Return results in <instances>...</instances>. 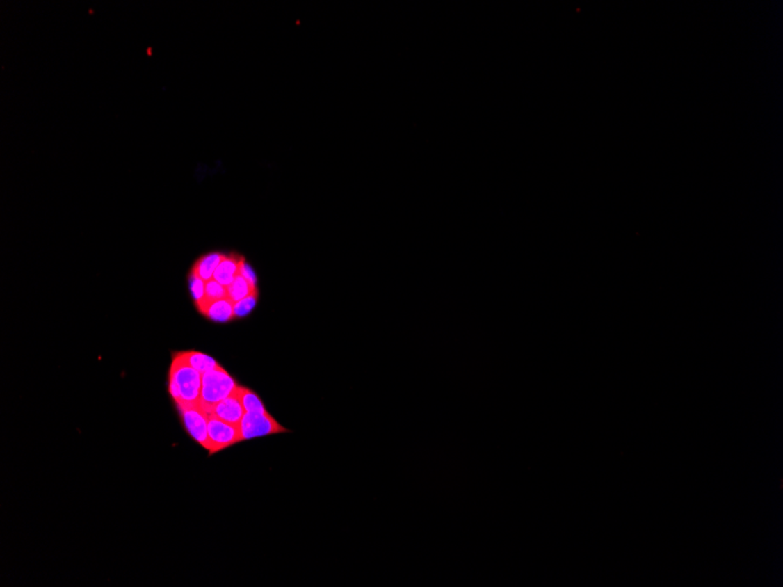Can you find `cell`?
<instances>
[{"label": "cell", "instance_id": "6da1fadb", "mask_svg": "<svg viewBox=\"0 0 783 587\" xmlns=\"http://www.w3.org/2000/svg\"><path fill=\"white\" fill-rule=\"evenodd\" d=\"M202 374L184 364L176 353L169 369L168 390L175 405L198 403L201 396Z\"/></svg>", "mask_w": 783, "mask_h": 587}, {"label": "cell", "instance_id": "7a4b0ae2", "mask_svg": "<svg viewBox=\"0 0 783 587\" xmlns=\"http://www.w3.org/2000/svg\"><path fill=\"white\" fill-rule=\"evenodd\" d=\"M239 388L236 380L222 366L202 374L201 396L198 405L209 412L213 405L223 401Z\"/></svg>", "mask_w": 783, "mask_h": 587}, {"label": "cell", "instance_id": "3957f363", "mask_svg": "<svg viewBox=\"0 0 783 587\" xmlns=\"http://www.w3.org/2000/svg\"><path fill=\"white\" fill-rule=\"evenodd\" d=\"M179 412V419L188 435L195 442L209 451V437H208V417L204 409L198 403H179L175 405Z\"/></svg>", "mask_w": 783, "mask_h": 587}, {"label": "cell", "instance_id": "277c9868", "mask_svg": "<svg viewBox=\"0 0 783 587\" xmlns=\"http://www.w3.org/2000/svg\"><path fill=\"white\" fill-rule=\"evenodd\" d=\"M239 433L243 441L264 437L269 435L289 433L286 428L277 422L276 419L269 412L263 414L245 412L239 424Z\"/></svg>", "mask_w": 783, "mask_h": 587}, {"label": "cell", "instance_id": "5b68a950", "mask_svg": "<svg viewBox=\"0 0 783 587\" xmlns=\"http://www.w3.org/2000/svg\"><path fill=\"white\" fill-rule=\"evenodd\" d=\"M208 437H209V455L220 453L222 450L242 442L239 426L220 420L218 417H208Z\"/></svg>", "mask_w": 783, "mask_h": 587}, {"label": "cell", "instance_id": "8992f818", "mask_svg": "<svg viewBox=\"0 0 783 587\" xmlns=\"http://www.w3.org/2000/svg\"><path fill=\"white\" fill-rule=\"evenodd\" d=\"M207 414L218 417L220 420L225 421L229 424L239 426V422L242 421L243 417H244V414H245V410L243 408L242 401L239 398V388L236 389L235 393H232L230 396L224 399L223 401L218 402L217 405H213V408L210 409Z\"/></svg>", "mask_w": 783, "mask_h": 587}, {"label": "cell", "instance_id": "52a82bcc", "mask_svg": "<svg viewBox=\"0 0 783 587\" xmlns=\"http://www.w3.org/2000/svg\"><path fill=\"white\" fill-rule=\"evenodd\" d=\"M243 259L244 258L242 256H237V255L224 256L223 260L217 266L213 279L222 284L223 287H228L229 285H232V282L235 280L236 277L239 273V268H241V263H242Z\"/></svg>", "mask_w": 783, "mask_h": 587}, {"label": "cell", "instance_id": "ba28073f", "mask_svg": "<svg viewBox=\"0 0 783 587\" xmlns=\"http://www.w3.org/2000/svg\"><path fill=\"white\" fill-rule=\"evenodd\" d=\"M234 304L235 303L229 297L223 298L220 300L211 301L203 312V316H207L213 323H230L232 320L236 319Z\"/></svg>", "mask_w": 783, "mask_h": 587}, {"label": "cell", "instance_id": "9c48e42d", "mask_svg": "<svg viewBox=\"0 0 783 587\" xmlns=\"http://www.w3.org/2000/svg\"><path fill=\"white\" fill-rule=\"evenodd\" d=\"M176 355H177L184 364H187L188 366L194 368V369H196V371L201 373V374H204V373L209 372L211 369H215V368L220 366V364L217 362L216 359H213V357H209V355H207V354L201 353V352H197V351L176 352Z\"/></svg>", "mask_w": 783, "mask_h": 587}, {"label": "cell", "instance_id": "30bf717a", "mask_svg": "<svg viewBox=\"0 0 783 587\" xmlns=\"http://www.w3.org/2000/svg\"><path fill=\"white\" fill-rule=\"evenodd\" d=\"M224 256L225 255L220 252L207 253L204 256H202L200 259L196 260L191 272L197 275L204 282H208L210 279H213L217 266L220 264Z\"/></svg>", "mask_w": 783, "mask_h": 587}, {"label": "cell", "instance_id": "8fae6325", "mask_svg": "<svg viewBox=\"0 0 783 587\" xmlns=\"http://www.w3.org/2000/svg\"><path fill=\"white\" fill-rule=\"evenodd\" d=\"M239 394L245 412L263 414L268 412L261 398L255 393L254 390L249 389L246 387L239 386Z\"/></svg>", "mask_w": 783, "mask_h": 587}, {"label": "cell", "instance_id": "7c38bea8", "mask_svg": "<svg viewBox=\"0 0 783 587\" xmlns=\"http://www.w3.org/2000/svg\"><path fill=\"white\" fill-rule=\"evenodd\" d=\"M228 297L232 299L234 303L242 300L244 298L249 297L250 294H254L258 291L257 287H252L250 282H248L242 275H237L235 280L232 282V285L228 287Z\"/></svg>", "mask_w": 783, "mask_h": 587}, {"label": "cell", "instance_id": "4fadbf2b", "mask_svg": "<svg viewBox=\"0 0 783 587\" xmlns=\"http://www.w3.org/2000/svg\"><path fill=\"white\" fill-rule=\"evenodd\" d=\"M189 285H191V296L194 298L195 305L202 314L207 309V306L209 305L205 299V282L197 275L191 272Z\"/></svg>", "mask_w": 783, "mask_h": 587}, {"label": "cell", "instance_id": "5bb4252c", "mask_svg": "<svg viewBox=\"0 0 783 587\" xmlns=\"http://www.w3.org/2000/svg\"><path fill=\"white\" fill-rule=\"evenodd\" d=\"M227 297H228V289L223 287L222 284L216 282L215 279H210L208 282H205V299L208 301V304H210L211 301L220 300V299Z\"/></svg>", "mask_w": 783, "mask_h": 587}, {"label": "cell", "instance_id": "9a60e30c", "mask_svg": "<svg viewBox=\"0 0 783 587\" xmlns=\"http://www.w3.org/2000/svg\"><path fill=\"white\" fill-rule=\"evenodd\" d=\"M258 294L259 292L256 291L254 294H250L249 297L244 298L242 300L237 301L234 304V311H235V318H244V316H249L252 309L256 307L257 304Z\"/></svg>", "mask_w": 783, "mask_h": 587}, {"label": "cell", "instance_id": "2e32d148", "mask_svg": "<svg viewBox=\"0 0 783 587\" xmlns=\"http://www.w3.org/2000/svg\"><path fill=\"white\" fill-rule=\"evenodd\" d=\"M239 275H242L248 282H250L252 287H257V277H256V273H255L254 268H251L250 265L246 263L245 259H243L242 263H241Z\"/></svg>", "mask_w": 783, "mask_h": 587}]
</instances>
